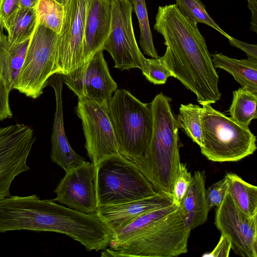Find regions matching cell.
Wrapping results in <instances>:
<instances>
[{
	"instance_id": "1",
	"label": "cell",
	"mask_w": 257,
	"mask_h": 257,
	"mask_svg": "<svg viewBox=\"0 0 257 257\" xmlns=\"http://www.w3.org/2000/svg\"><path fill=\"white\" fill-rule=\"evenodd\" d=\"M154 29L164 39L166 50L159 59L172 77L193 92L200 104L219 100V77L197 26L170 4L159 7Z\"/></svg>"
},
{
	"instance_id": "2",
	"label": "cell",
	"mask_w": 257,
	"mask_h": 257,
	"mask_svg": "<svg viewBox=\"0 0 257 257\" xmlns=\"http://www.w3.org/2000/svg\"><path fill=\"white\" fill-rule=\"evenodd\" d=\"M191 230L172 203L138 217L113 233L102 256L174 257L185 254Z\"/></svg>"
},
{
	"instance_id": "3",
	"label": "cell",
	"mask_w": 257,
	"mask_h": 257,
	"mask_svg": "<svg viewBox=\"0 0 257 257\" xmlns=\"http://www.w3.org/2000/svg\"><path fill=\"white\" fill-rule=\"evenodd\" d=\"M171 99L162 92L157 94L150 106L153 130L149 145L136 164L156 191L171 196L180 162V128L170 105Z\"/></svg>"
},
{
	"instance_id": "4",
	"label": "cell",
	"mask_w": 257,
	"mask_h": 257,
	"mask_svg": "<svg viewBox=\"0 0 257 257\" xmlns=\"http://www.w3.org/2000/svg\"><path fill=\"white\" fill-rule=\"evenodd\" d=\"M108 109L120 154L137 164L144 155L152 136L150 103L142 102L121 88L108 100Z\"/></svg>"
},
{
	"instance_id": "5",
	"label": "cell",
	"mask_w": 257,
	"mask_h": 257,
	"mask_svg": "<svg viewBox=\"0 0 257 257\" xmlns=\"http://www.w3.org/2000/svg\"><path fill=\"white\" fill-rule=\"evenodd\" d=\"M202 105L200 148L203 156L213 162H236L254 153L256 139L249 129L236 123L211 104Z\"/></svg>"
},
{
	"instance_id": "6",
	"label": "cell",
	"mask_w": 257,
	"mask_h": 257,
	"mask_svg": "<svg viewBox=\"0 0 257 257\" xmlns=\"http://www.w3.org/2000/svg\"><path fill=\"white\" fill-rule=\"evenodd\" d=\"M95 183L98 206L139 200L158 192L137 164L120 155L106 158L95 166Z\"/></svg>"
},
{
	"instance_id": "7",
	"label": "cell",
	"mask_w": 257,
	"mask_h": 257,
	"mask_svg": "<svg viewBox=\"0 0 257 257\" xmlns=\"http://www.w3.org/2000/svg\"><path fill=\"white\" fill-rule=\"evenodd\" d=\"M57 35L38 23L30 38L14 89L34 99L42 94L49 78L58 73L56 60Z\"/></svg>"
},
{
	"instance_id": "8",
	"label": "cell",
	"mask_w": 257,
	"mask_h": 257,
	"mask_svg": "<svg viewBox=\"0 0 257 257\" xmlns=\"http://www.w3.org/2000/svg\"><path fill=\"white\" fill-rule=\"evenodd\" d=\"M111 9L110 33L103 50L111 56L114 67L121 71L142 69L146 58L137 43L132 23L133 6L130 0H110Z\"/></svg>"
},
{
	"instance_id": "9",
	"label": "cell",
	"mask_w": 257,
	"mask_h": 257,
	"mask_svg": "<svg viewBox=\"0 0 257 257\" xmlns=\"http://www.w3.org/2000/svg\"><path fill=\"white\" fill-rule=\"evenodd\" d=\"M76 111L82 122L87 155L95 167L106 158L120 155L108 102L78 99Z\"/></svg>"
},
{
	"instance_id": "10",
	"label": "cell",
	"mask_w": 257,
	"mask_h": 257,
	"mask_svg": "<svg viewBox=\"0 0 257 257\" xmlns=\"http://www.w3.org/2000/svg\"><path fill=\"white\" fill-rule=\"evenodd\" d=\"M35 141L33 129L27 125L0 127V200L11 196L13 180L30 169L27 160Z\"/></svg>"
},
{
	"instance_id": "11",
	"label": "cell",
	"mask_w": 257,
	"mask_h": 257,
	"mask_svg": "<svg viewBox=\"0 0 257 257\" xmlns=\"http://www.w3.org/2000/svg\"><path fill=\"white\" fill-rule=\"evenodd\" d=\"M88 0H69L64 6V18L56 43L58 73L68 75L80 67Z\"/></svg>"
},
{
	"instance_id": "12",
	"label": "cell",
	"mask_w": 257,
	"mask_h": 257,
	"mask_svg": "<svg viewBox=\"0 0 257 257\" xmlns=\"http://www.w3.org/2000/svg\"><path fill=\"white\" fill-rule=\"evenodd\" d=\"M214 223L236 254L257 257V215L248 216L239 210L228 191L216 208Z\"/></svg>"
},
{
	"instance_id": "13",
	"label": "cell",
	"mask_w": 257,
	"mask_h": 257,
	"mask_svg": "<svg viewBox=\"0 0 257 257\" xmlns=\"http://www.w3.org/2000/svg\"><path fill=\"white\" fill-rule=\"evenodd\" d=\"M103 50L96 53L85 64L69 74L64 83L78 97L99 103L108 102L117 85L109 73Z\"/></svg>"
},
{
	"instance_id": "14",
	"label": "cell",
	"mask_w": 257,
	"mask_h": 257,
	"mask_svg": "<svg viewBox=\"0 0 257 257\" xmlns=\"http://www.w3.org/2000/svg\"><path fill=\"white\" fill-rule=\"evenodd\" d=\"M95 173V166L86 161L66 172L54 191L56 197L52 200L83 213L97 215Z\"/></svg>"
},
{
	"instance_id": "15",
	"label": "cell",
	"mask_w": 257,
	"mask_h": 257,
	"mask_svg": "<svg viewBox=\"0 0 257 257\" xmlns=\"http://www.w3.org/2000/svg\"><path fill=\"white\" fill-rule=\"evenodd\" d=\"M63 83L64 75L61 73H56L49 78L47 85H50L53 88L56 101L51 139L50 158L52 162L61 167L66 172L86 161L73 150L65 132L62 101Z\"/></svg>"
},
{
	"instance_id": "16",
	"label": "cell",
	"mask_w": 257,
	"mask_h": 257,
	"mask_svg": "<svg viewBox=\"0 0 257 257\" xmlns=\"http://www.w3.org/2000/svg\"><path fill=\"white\" fill-rule=\"evenodd\" d=\"M111 26L110 1L88 0L81 66L87 63L98 51L103 50Z\"/></svg>"
},
{
	"instance_id": "17",
	"label": "cell",
	"mask_w": 257,
	"mask_h": 257,
	"mask_svg": "<svg viewBox=\"0 0 257 257\" xmlns=\"http://www.w3.org/2000/svg\"><path fill=\"white\" fill-rule=\"evenodd\" d=\"M171 196L163 193L119 204L98 206L97 215L113 233L153 210L171 204Z\"/></svg>"
},
{
	"instance_id": "18",
	"label": "cell",
	"mask_w": 257,
	"mask_h": 257,
	"mask_svg": "<svg viewBox=\"0 0 257 257\" xmlns=\"http://www.w3.org/2000/svg\"><path fill=\"white\" fill-rule=\"evenodd\" d=\"M179 207L184 222L191 230L207 221L210 208L206 195L204 171H195L192 176L190 185Z\"/></svg>"
},
{
	"instance_id": "19",
	"label": "cell",
	"mask_w": 257,
	"mask_h": 257,
	"mask_svg": "<svg viewBox=\"0 0 257 257\" xmlns=\"http://www.w3.org/2000/svg\"><path fill=\"white\" fill-rule=\"evenodd\" d=\"M0 27V76L8 89H14L22 68L30 40L12 43Z\"/></svg>"
},
{
	"instance_id": "20",
	"label": "cell",
	"mask_w": 257,
	"mask_h": 257,
	"mask_svg": "<svg viewBox=\"0 0 257 257\" xmlns=\"http://www.w3.org/2000/svg\"><path fill=\"white\" fill-rule=\"evenodd\" d=\"M215 68L230 73L241 87L257 94V61L229 58L222 53L211 56Z\"/></svg>"
},
{
	"instance_id": "21",
	"label": "cell",
	"mask_w": 257,
	"mask_h": 257,
	"mask_svg": "<svg viewBox=\"0 0 257 257\" xmlns=\"http://www.w3.org/2000/svg\"><path fill=\"white\" fill-rule=\"evenodd\" d=\"M38 24L36 8H19L4 23L9 41L20 43L30 39Z\"/></svg>"
},
{
	"instance_id": "22",
	"label": "cell",
	"mask_w": 257,
	"mask_h": 257,
	"mask_svg": "<svg viewBox=\"0 0 257 257\" xmlns=\"http://www.w3.org/2000/svg\"><path fill=\"white\" fill-rule=\"evenodd\" d=\"M224 178L228 185V193L235 205L246 215L256 216L257 187L234 173H227Z\"/></svg>"
},
{
	"instance_id": "23",
	"label": "cell",
	"mask_w": 257,
	"mask_h": 257,
	"mask_svg": "<svg viewBox=\"0 0 257 257\" xmlns=\"http://www.w3.org/2000/svg\"><path fill=\"white\" fill-rule=\"evenodd\" d=\"M257 94L241 87L233 91L229 109L230 118L242 127L249 128L251 121L257 118Z\"/></svg>"
},
{
	"instance_id": "24",
	"label": "cell",
	"mask_w": 257,
	"mask_h": 257,
	"mask_svg": "<svg viewBox=\"0 0 257 257\" xmlns=\"http://www.w3.org/2000/svg\"><path fill=\"white\" fill-rule=\"evenodd\" d=\"M201 110L202 107L196 104H182L177 118L180 127L200 147L202 146Z\"/></svg>"
},
{
	"instance_id": "25",
	"label": "cell",
	"mask_w": 257,
	"mask_h": 257,
	"mask_svg": "<svg viewBox=\"0 0 257 257\" xmlns=\"http://www.w3.org/2000/svg\"><path fill=\"white\" fill-rule=\"evenodd\" d=\"M181 14L193 25L199 23L206 24L221 33L227 39L230 37L210 17L205 7L200 0H176Z\"/></svg>"
},
{
	"instance_id": "26",
	"label": "cell",
	"mask_w": 257,
	"mask_h": 257,
	"mask_svg": "<svg viewBox=\"0 0 257 257\" xmlns=\"http://www.w3.org/2000/svg\"><path fill=\"white\" fill-rule=\"evenodd\" d=\"M38 23L59 34L64 18V6L55 0H39L36 8Z\"/></svg>"
},
{
	"instance_id": "27",
	"label": "cell",
	"mask_w": 257,
	"mask_h": 257,
	"mask_svg": "<svg viewBox=\"0 0 257 257\" xmlns=\"http://www.w3.org/2000/svg\"><path fill=\"white\" fill-rule=\"evenodd\" d=\"M138 18L140 29L141 47L144 53L153 59L160 57L155 48L145 0H130Z\"/></svg>"
},
{
	"instance_id": "28",
	"label": "cell",
	"mask_w": 257,
	"mask_h": 257,
	"mask_svg": "<svg viewBox=\"0 0 257 257\" xmlns=\"http://www.w3.org/2000/svg\"><path fill=\"white\" fill-rule=\"evenodd\" d=\"M146 78L154 84H165L167 79L172 75L162 64L159 58L147 59L141 70Z\"/></svg>"
},
{
	"instance_id": "29",
	"label": "cell",
	"mask_w": 257,
	"mask_h": 257,
	"mask_svg": "<svg viewBox=\"0 0 257 257\" xmlns=\"http://www.w3.org/2000/svg\"><path fill=\"white\" fill-rule=\"evenodd\" d=\"M192 175L186 165L180 163L172 191V203L178 206L186 193L191 184Z\"/></svg>"
},
{
	"instance_id": "30",
	"label": "cell",
	"mask_w": 257,
	"mask_h": 257,
	"mask_svg": "<svg viewBox=\"0 0 257 257\" xmlns=\"http://www.w3.org/2000/svg\"><path fill=\"white\" fill-rule=\"evenodd\" d=\"M227 191L228 185L224 177L206 189L207 200L210 209L219 206Z\"/></svg>"
},
{
	"instance_id": "31",
	"label": "cell",
	"mask_w": 257,
	"mask_h": 257,
	"mask_svg": "<svg viewBox=\"0 0 257 257\" xmlns=\"http://www.w3.org/2000/svg\"><path fill=\"white\" fill-rule=\"evenodd\" d=\"M10 92L0 76V120L13 116L9 103Z\"/></svg>"
},
{
	"instance_id": "32",
	"label": "cell",
	"mask_w": 257,
	"mask_h": 257,
	"mask_svg": "<svg viewBox=\"0 0 257 257\" xmlns=\"http://www.w3.org/2000/svg\"><path fill=\"white\" fill-rule=\"evenodd\" d=\"M231 249V242L225 236L221 234L219 240L215 248L210 252L204 253L203 256L228 257Z\"/></svg>"
},
{
	"instance_id": "33",
	"label": "cell",
	"mask_w": 257,
	"mask_h": 257,
	"mask_svg": "<svg viewBox=\"0 0 257 257\" xmlns=\"http://www.w3.org/2000/svg\"><path fill=\"white\" fill-rule=\"evenodd\" d=\"M20 8V0H0V27Z\"/></svg>"
},
{
	"instance_id": "34",
	"label": "cell",
	"mask_w": 257,
	"mask_h": 257,
	"mask_svg": "<svg viewBox=\"0 0 257 257\" xmlns=\"http://www.w3.org/2000/svg\"><path fill=\"white\" fill-rule=\"evenodd\" d=\"M231 45L236 47L245 53L247 58L254 61H257V45L250 44L237 40L230 36L228 38Z\"/></svg>"
},
{
	"instance_id": "35",
	"label": "cell",
	"mask_w": 257,
	"mask_h": 257,
	"mask_svg": "<svg viewBox=\"0 0 257 257\" xmlns=\"http://www.w3.org/2000/svg\"><path fill=\"white\" fill-rule=\"evenodd\" d=\"M248 2V8L251 12L250 29L257 33V0H246Z\"/></svg>"
},
{
	"instance_id": "36",
	"label": "cell",
	"mask_w": 257,
	"mask_h": 257,
	"mask_svg": "<svg viewBox=\"0 0 257 257\" xmlns=\"http://www.w3.org/2000/svg\"><path fill=\"white\" fill-rule=\"evenodd\" d=\"M39 0H20L21 8H36Z\"/></svg>"
},
{
	"instance_id": "37",
	"label": "cell",
	"mask_w": 257,
	"mask_h": 257,
	"mask_svg": "<svg viewBox=\"0 0 257 257\" xmlns=\"http://www.w3.org/2000/svg\"><path fill=\"white\" fill-rule=\"evenodd\" d=\"M55 1L64 6L69 0H55Z\"/></svg>"
}]
</instances>
